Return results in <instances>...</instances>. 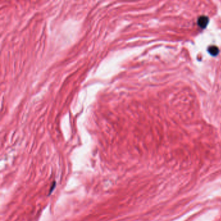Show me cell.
Returning <instances> with one entry per match:
<instances>
[{"label":"cell","mask_w":221,"mask_h":221,"mask_svg":"<svg viewBox=\"0 0 221 221\" xmlns=\"http://www.w3.org/2000/svg\"><path fill=\"white\" fill-rule=\"evenodd\" d=\"M208 51L209 52L210 54L213 56H217L219 53V49L216 46H211L209 47L208 49Z\"/></svg>","instance_id":"cell-2"},{"label":"cell","mask_w":221,"mask_h":221,"mask_svg":"<svg viewBox=\"0 0 221 221\" xmlns=\"http://www.w3.org/2000/svg\"><path fill=\"white\" fill-rule=\"evenodd\" d=\"M209 23V18L207 16H200L198 20V25L201 28H206Z\"/></svg>","instance_id":"cell-1"}]
</instances>
